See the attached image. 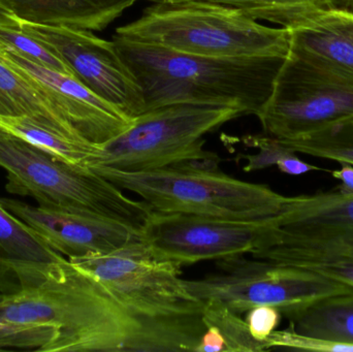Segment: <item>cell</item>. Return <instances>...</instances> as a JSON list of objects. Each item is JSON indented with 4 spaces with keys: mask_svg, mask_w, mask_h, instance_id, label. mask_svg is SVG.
<instances>
[{
    "mask_svg": "<svg viewBox=\"0 0 353 352\" xmlns=\"http://www.w3.org/2000/svg\"><path fill=\"white\" fill-rule=\"evenodd\" d=\"M195 352H228L225 339L216 327H205Z\"/></svg>",
    "mask_w": 353,
    "mask_h": 352,
    "instance_id": "29",
    "label": "cell"
},
{
    "mask_svg": "<svg viewBox=\"0 0 353 352\" xmlns=\"http://www.w3.org/2000/svg\"><path fill=\"white\" fill-rule=\"evenodd\" d=\"M0 23L10 25L19 24L18 20H17V18H14V14L8 12L6 8H2L1 6H0Z\"/></svg>",
    "mask_w": 353,
    "mask_h": 352,
    "instance_id": "31",
    "label": "cell"
},
{
    "mask_svg": "<svg viewBox=\"0 0 353 352\" xmlns=\"http://www.w3.org/2000/svg\"><path fill=\"white\" fill-rule=\"evenodd\" d=\"M138 1L140 0H0V6L20 22L103 31Z\"/></svg>",
    "mask_w": 353,
    "mask_h": 352,
    "instance_id": "17",
    "label": "cell"
},
{
    "mask_svg": "<svg viewBox=\"0 0 353 352\" xmlns=\"http://www.w3.org/2000/svg\"><path fill=\"white\" fill-rule=\"evenodd\" d=\"M64 258L0 205V293L37 282Z\"/></svg>",
    "mask_w": 353,
    "mask_h": 352,
    "instance_id": "16",
    "label": "cell"
},
{
    "mask_svg": "<svg viewBox=\"0 0 353 352\" xmlns=\"http://www.w3.org/2000/svg\"><path fill=\"white\" fill-rule=\"evenodd\" d=\"M339 169L331 172L335 179L339 180L341 183L338 186V191L345 194H353V165L350 163H340Z\"/></svg>",
    "mask_w": 353,
    "mask_h": 352,
    "instance_id": "30",
    "label": "cell"
},
{
    "mask_svg": "<svg viewBox=\"0 0 353 352\" xmlns=\"http://www.w3.org/2000/svg\"><path fill=\"white\" fill-rule=\"evenodd\" d=\"M282 316L294 332L353 345V289L286 310Z\"/></svg>",
    "mask_w": 353,
    "mask_h": 352,
    "instance_id": "19",
    "label": "cell"
},
{
    "mask_svg": "<svg viewBox=\"0 0 353 352\" xmlns=\"http://www.w3.org/2000/svg\"><path fill=\"white\" fill-rule=\"evenodd\" d=\"M273 221L269 244L253 258L302 267L353 258V194L286 196Z\"/></svg>",
    "mask_w": 353,
    "mask_h": 352,
    "instance_id": "9",
    "label": "cell"
},
{
    "mask_svg": "<svg viewBox=\"0 0 353 352\" xmlns=\"http://www.w3.org/2000/svg\"><path fill=\"white\" fill-rule=\"evenodd\" d=\"M148 351L142 327L68 258L33 284L0 293V351Z\"/></svg>",
    "mask_w": 353,
    "mask_h": 352,
    "instance_id": "1",
    "label": "cell"
},
{
    "mask_svg": "<svg viewBox=\"0 0 353 352\" xmlns=\"http://www.w3.org/2000/svg\"><path fill=\"white\" fill-rule=\"evenodd\" d=\"M0 167L8 194L33 198L41 208L105 217L142 229L151 208L86 167L70 165L0 127Z\"/></svg>",
    "mask_w": 353,
    "mask_h": 352,
    "instance_id": "6",
    "label": "cell"
},
{
    "mask_svg": "<svg viewBox=\"0 0 353 352\" xmlns=\"http://www.w3.org/2000/svg\"><path fill=\"white\" fill-rule=\"evenodd\" d=\"M298 268L313 271L327 278L333 279L342 284L353 287V258L315 262V264L306 265Z\"/></svg>",
    "mask_w": 353,
    "mask_h": 352,
    "instance_id": "28",
    "label": "cell"
},
{
    "mask_svg": "<svg viewBox=\"0 0 353 352\" xmlns=\"http://www.w3.org/2000/svg\"><path fill=\"white\" fill-rule=\"evenodd\" d=\"M0 55L10 65L37 81L47 91L85 142L101 146L125 132L134 122L74 76L48 70L6 50L0 49Z\"/></svg>",
    "mask_w": 353,
    "mask_h": 352,
    "instance_id": "14",
    "label": "cell"
},
{
    "mask_svg": "<svg viewBox=\"0 0 353 352\" xmlns=\"http://www.w3.org/2000/svg\"><path fill=\"white\" fill-rule=\"evenodd\" d=\"M243 141L247 146L259 149V152L255 154L241 156L247 161V165L243 167L245 172L261 171L273 165H276L282 173L292 176L323 171L316 165L305 163L296 152L273 136H248Z\"/></svg>",
    "mask_w": 353,
    "mask_h": 352,
    "instance_id": "23",
    "label": "cell"
},
{
    "mask_svg": "<svg viewBox=\"0 0 353 352\" xmlns=\"http://www.w3.org/2000/svg\"><path fill=\"white\" fill-rule=\"evenodd\" d=\"M219 262V274L196 280L184 279L185 285L201 303L217 302L241 315L257 306H272L282 313L353 289L313 271L270 260L236 256Z\"/></svg>",
    "mask_w": 353,
    "mask_h": 352,
    "instance_id": "8",
    "label": "cell"
},
{
    "mask_svg": "<svg viewBox=\"0 0 353 352\" xmlns=\"http://www.w3.org/2000/svg\"><path fill=\"white\" fill-rule=\"evenodd\" d=\"M288 30V56L353 82L352 10H327Z\"/></svg>",
    "mask_w": 353,
    "mask_h": 352,
    "instance_id": "15",
    "label": "cell"
},
{
    "mask_svg": "<svg viewBox=\"0 0 353 352\" xmlns=\"http://www.w3.org/2000/svg\"><path fill=\"white\" fill-rule=\"evenodd\" d=\"M268 351L272 349L321 352H353V345L294 332L292 329L276 330L265 341Z\"/></svg>",
    "mask_w": 353,
    "mask_h": 352,
    "instance_id": "26",
    "label": "cell"
},
{
    "mask_svg": "<svg viewBox=\"0 0 353 352\" xmlns=\"http://www.w3.org/2000/svg\"><path fill=\"white\" fill-rule=\"evenodd\" d=\"M203 322L205 327H216L224 337L228 352L268 351L265 342L255 340L246 320L217 302H203Z\"/></svg>",
    "mask_w": 353,
    "mask_h": 352,
    "instance_id": "24",
    "label": "cell"
},
{
    "mask_svg": "<svg viewBox=\"0 0 353 352\" xmlns=\"http://www.w3.org/2000/svg\"><path fill=\"white\" fill-rule=\"evenodd\" d=\"M280 310L272 306H257L247 312L246 322L255 340L265 342L281 322ZM267 345V344H265Z\"/></svg>",
    "mask_w": 353,
    "mask_h": 352,
    "instance_id": "27",
    "label": "cell"
},
{
    "mask_svg": "<svg viewBox=\"0 0 353 352\" xmlns=\"http://www.w3.org/2000/svg\"><path fill=\"white\" fill-rule=\"evenodd\" d=\"M0 205L68 260L109 253L141 240L140 229L105 217L10 198H0Z\"/></svg>",
    "mask_w": 353,
    "mask_h": 352,
    "instance_id": "13",
    "label": "cell"
},
{
    "mask_svg": "<svg viewBox=\"0 0 353 352\" xmlns=\"http://www.w3.org/2000/svg\"><path fill=\"white\" fill-rule=\"evenodd\" d=\"M20 28L49 48L68 66L72 76L91 92L134 119L145 113L142 89L113 41L92 31L20 22Z\"/></svg>",
    "mask_w": 353,
    "mask_h": 352,
    "instance_id": "12",
    "label": "cell"
},
{
    "mask_svg": "<svg viewBox=\"0 0 353 352\" xmlns=\"http://www.w3.org/2000/svg\"><path fill=\"white\" fill-rule=\"evenodd\" d=\"M353 114V82L284 60L273 91L256 117L268 136L292 140Z\"/></svg>",
    "mask_w": 353,
    "mask_h": 352,
    "instance_id": "11",
    "label": "cell"
},
{
    "mask_svg": "<svg viewBox=\"0 0 353 352\" xmlns=\"http://www.w3.org/2000/svg\"><path fill=\"white\" fill-rule=\"evenodd\" d=\"M116 35L187 55L214 58L282 57L290 30L269 27L236 8L208 2H152Z\"/></svg>",
    "mask_w": 353,
    "mask_h": 352,
    "instance_id": "4",
    "label": "cell"
},
{
    "mask_svg": "<svg viewBox=\"0 0 353 352\" xmlns=\"http://www.w3.org/2000/svg\"><path fill=\"white\" fill-rule=\"evenodd\" d=\"M112 41L138 81L145 112L175 103L234 107L255 115L273 91L285 58H214L187 55L128 41Z\"/></svg>",
    "mask_w": 353,
    "mask_h": 352,
    "instance_id": "2",
    "label": "cell"
},
{
    "mask_svg": "<svg viewBox=\"0 0 353 352\" xmlns=\"http://www.w3.org/2000/svg\"><path fill=\"white\" fill-rule=\"evenodd\" d=\"M88 169L140 196L157 212L256 220L277 215L286 198L268 185L226 175L218 167V158L153 171L126 172L103 165Z\"/></svg>",
    "mask_w": 353,
    "mask_h": 352,
    "instance_id": "5",
    "label": "cell"
},
{
    "mask_svg": "<svg viewBox=\"0 0 353 352\" xmlns=\"http://www.w3.org/2000/svg\"><path fill=\"white\" fill-rule=\"evenodd\" d=\"M273 218L241 220L151 210L141 239L157 260L187 266L265 247L271 240Z\"/></svg>",
    "mask_w": 353,
    "mask_h": 352,
    "instance_id": "10",
    "label": "cell"
},
{
    "mask_svg": "<svg viewBox=\"0 0 353 352\" xmlns=\"http://www.w3.org/2000/svg\"><path fill=\"white\" fill-rule=\"evenodd\" d=\"M243 116L234 107L175 103L146 111L113 140L99 147L89 167L153 171L186 161L218 158L203 136Z\"/></svg>",
    "mask_w": 353,
    "mask_h": 352,
    "instance_id": "7",
    "label": "cell"
},
{
    "mask_svg": "<svg viewBox=\"0 0 353 352\" xmlns=\"http://www.w3.org/2000/svg\"><path fill=\"white\" fill-rule=\"evenodd\" d=\"M0 117H27L85 142L68 123L47 91L37 81L10 65L1 55Z\"/></svg>",
    "mask_w": 353,
    "mask_h": 352,
    "instance_id": "18",
    "label": "cell"
},
{
    "mask_svg": "<svg viewBox=\"0 0 353 352\" xmlns=\"http://www.w3.org/2000/svg\"><path fill=\"white\" fill-rule=\"evenodd\" d=\"M279 141L294 152L353 165V114L301 138Z\"/></svg>",
    "mask_w": 353,
    "mask_h": 352,
    "instance_id": "22",
    "label": "cell"
},
{
    "mask_svg": "<svg viewBox=\"0 0 353 352\" xmlns=\"http://www.w3.org/2000/svg\"><path fill=\"white\" fill-rule=\"evenodd\" d=\"M0 127L70 165L88 169L99 146L83 142L27 117H0Z\"/></svg>",
    "mask_w": 353,
    "mask_h": 352,
    "instance_id": "21",
    "label": "cell"
},
{
    "mask_svg": "<svg viewBox=\"0 0 353 352\" xmlns=\"http://www.w3.org/2000/svg\"><path fill=\"white\" fill-rule=\"evenodd\" d=\"M151 2L196 1L236 8L256 21H267L284 28L332 10H352L353 0H150Z\"/></svg>",
    "mask_w": 353,
    "mask_h": 352,
    "instance_id": "20",
    "label": "cell"
},
{
    "mask_svg": "<svg viewBox=\"0 0 353 352\" xmlns=\"http://www.w3.org/2000/svg\"><path fill=\"white\" fill-rule=\"evenodd\" d=\"M0 49L26 58L29 61L34 62L48 70L72 76L70 68L59 56L33 39L28 33L24 32L19 24L0 23Z\"/></svg>",
    "mask_w": 353,
    "mask_h": 352,
    "instance_id": "25",
    "label": "cell"
},
{
    "mask_svg": "<svg viewBox=\"0 0 353 352\" xmlns=\"http://www.w3.org/2000/svg\"><path fill=\"white\" fill-rule=\"evenodd\" d=\"M139 322L148 351H194L205 331L203 304L193 297L180 267L159 260L142 239L105 254L70 258Z\"/></svg>",
    "mask_w": 353,
    "mask_h": 352,
    "instance_id": "3",
    "label": "cell"
}]
</instances>
